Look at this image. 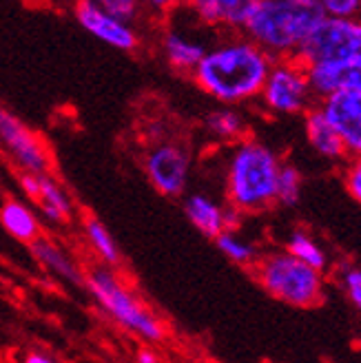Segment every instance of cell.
<instances>
[{
  "instance_id": "obj_32",
  "label": "cell",
  "mask_w": 361,
  "mask_h": 363,
  "mask_svg": "<svg viewBox=\"0 0 361 363\" xmlns=\"http://www.w3.org/2000/svg\"><path fill=\"white\" fill-rule=\"evenodd\" d=\"M182 3H184V0H182Z\"/></svg>"
},
{
  "instance_id": "obj_20",
  "label": "cell",
  "mask_w": 361,
  "mask_h": 363,
  "mask_svg": "<svg viewBox=\"0 0 361 363\" xmlns=\"http://www.w3.org/2000/svg\"><path fill=\"white\" fill-rule=\"evenodd\" d=\"M204 131L211 140L220 144H235L248 135V122L238 106L222 104L220 108H213L206 113Z\"/></svg>"
},
{
  "instance_id": "obj_25",
  "label": "cell",
  "mask_w": 361,
  "mask_h": 363,
  "mask_svg": "<svg viewBox=\"0 0 361 363\" xmlns=\"http://www.w3.org/2000/svg\"><path fill=\"white\" fill-rule=\"evenodd\" d=\"M339 286L344 290L346 299L361 313V268L357 266H341L339 270Z\"/></svg>"
},
{
  "instance_id": "obj_19",
  "label": "cell",
  "mask_w": 361,
  "mask_h": 363,
  "mask_svg": "<svg viewBox=\"0 0 361 363\" xmlns=\"http://www.w3.org/2000/svg\"><path fill=\"white\" fill-rule=\"evenodd\" d=\"M0 226L5 228V233L9 238L23 242V244H31L33 240L40 238V220L25 202L21 199H5L0 204Z\"/></svg>"
},
{
  "instance_id": "obj_10",
  "label": "cell",
  "mask_w": 361,
  "mask_h": 363,
  "mask_svg": "<svg viewBox=\"0 0 361 363\" xmlns=\"http://www.w3.org/2000/svg\"><path fill=\"white\" fill-rule=\"evenodd\" d=\"M74 16L84 31H89L100 43L109 45L111 49L135 51L140 45V35L131 23L106 13L96 3H91V0H78L74 5Z\"/></svg>"
},
{
  "instance_id": "obj_14",
  "label": "cell",
  "mask_w": 361,
  "mask_h": 363,
  "mask_svg": "<svg viewBox=\"0 0 361 363\" xmlns=\"http://www.w3.org/2000/svg\"><path fill=\"white\" fill-rule=\"evenodd\" d=\"M195 21L224 33L242 31L260 0H184Z\"/></svg>"
},
{
  "instance_id": "obj_28",
  "label": "cell",
  "mask_w": 361,
  "mask_h": 363,
  "mask_svg": "<svg viewBox=\"0 0 361 363\" xmlns=\"http://www.w3.org/2000/svg\"><path fill=\"white\" fill-rule=\"evenodd\" d=\"M341 179H344V189L348 191V195L357 204H361V155L346 157V167H344V173H341Z\"/></svg>"
},
{
  "instance_id": "obj_17",
  "label": "cell",
  "mask_w": 361,
  "mask_h": 363,
  "mask_svg": "<svg viewBox=\"0 0 361 363\" xmlns=\"http://www.w3.org/2000/svg\"><path fill=\"white\" fill-rule=\"evenodd\" d=\"M31 252L35 262H38L47 272H51L53 277H58L71 286H82L84 284V272L80 270V266L76 264V259L69 255V252L56 244L49 238H40L33 240L31 244Z\"/></svg>"
},
{
  "instance_id": "obj_24",
  "label": "cell",
  "mask_w": 361,
  "mask_h": 363,
  "mask_svg": "<svg viewBox=\"0 0 361 363\" xmlns=\"http://www.w3.org/2000/svg\"><path fill=\"white\" fill-rule=\"evenodd\" d=\"M304 177L295 164L282 162L279 175H277V204L279 206H295L301 197Z\"/></svg>"
},
{
  "instance_id": "obj_21",
  "label": "cell",
  "mask_w": 361,
  "mask_h": 363,
  "mask_svg": "<svg viewBox=\"0 0 361 363\" xmlns=\"http://www.w3.org/2000/svg\"><path fill=\"white\" fill-rule=\"evenodd\" d=\"M284 250L291 252L293 257H297L299 262L304 264H309L317 270H326L328 264H331V257H328V252L326 248H323L317 240H315V235L309 233V230H293L291 235L286 238V246Z\"/></svg>"
},
{
  "instance_id": "obj_26",
  "label": "cell",
  "mask_w": 361,
  "mask_h": 363,
  "mask_svg": "<svg viewBox=\"0 0 361 363\" xmlns=\"http://www.w3.org/2000/svg\"><path fill=\"white\" fill-rule=\"evenodd\" d=\"M91 3L126 23H133L142 9V0H91Z\"/></svg>"
},
{
  "instance_id": "obj_30",
  "label": "cell",
  "mask_w": 361,
  "mask_h": 363,
  "mask_svg": "<svg viewBox=\"0 0 361 363\" xmlns=\"http://www.w3.org/2000/svg\"><path fill=\"white\" fill-rule=\"evenodd\" d=\"M138 363H157V354L149 348H142L138 352Z\"/></svg>"
},
{
  "instance_id": "obj_9",
  "label": "cell",
  "mask_w": 361,
  "mask_h": 363,
  "mask_svg": "<svg viewBox=\"0 0 361 363\" xmlns=\"http://www.w3.org/2000/svg\"><path fill=\"white\" fill-rule=\"evenodd\" d=\"M144 173L151 186L165 197H179L184 193L191 175V153L182 142L160 140L144 153Z\"/></svg>"
},
{
  "instance_id": "obj_4",
  "label": "cell",
  "mask_w": 361,
  "mask_h": 363,
  "mask_svg": "<svg viewBox=\"0 0 361 363\" xmlns=\"http://www.w3.org/2000/svg\"><path fill=\"white\" fill-rule=\"evenodd\" d=\"M255 279L266 293L293 308H313L323 299V272L299 262L288 250H273L260 255L252 264Z\"/></svg>"
},
{
  "instance_id": "obj_11",
  "label": "cell",
  "mask_w": 361,
  "mask_h": 363,
  "mask_svg": "<svg viewBox=\"0 0 361 363\" xmlns=\"http://www.w3.org/2000/svg\"><path fill=\"white\" fill-rule=\"evenodd\" d=\"M317 106L335 126L348 157L361 155V94L335 91V94L317 100Z\"/></svg>"
},
{
  "instance_id": "obj_3",
  "label": "cell",
  "mask_w": 361,
  "mask_h": 363,
  "mask_svg": "<svg viewBox=\"0 0 361 363\" xmlns=\"http://www.w3.org/2000/svg\"><path fill=\"white\" fill-rule=\"evenodd\" d=\"M323 11L315 0H260L242 29L270 58H295Z\"/></svg>"
},
{
  "instance_id": "obj_27",
  "label": "cell",
  "mask_w": 361,
  "mask_h": 363,
  "mask_svg": "<svg viewBox=\"0 0 361 363\" xmlns=\"http://www.w3.org/2000/svg\"><path fill=\"white\" fill-rule=\"evenodd\" d=\"M323 16L331 18H361V0H315Z\"/></svg>"
},
{
  "instance_id": "obj_29",
  "label": "cell",
  "mask_w": 361,
  "mask_h": 363,
  "mask_svg": "<svg viewBox=\"0 0 361 363\" xmlns=\"http://www.w3.org/2000/svg\"><path fill=\"white\" fill-rule=\"evenodd\" d=\"M23 363H56V359L45 354V352H29Z\"/></svg>"
},
{
  "instance_id": "obj_6",
  "label": "cell",
  "mask_w": 361,
  "mask_h": 363,
  "mask_svg": "<svg viewBox=\"0 0 361 363\" xmlns=\"http://www.w3.org/2000/svg\"><path fill=\"white\" fill-rule=\"evenodd\" d=\"M268 113L295 118L317 104V96L309 80V69L299 58H277L268 69L260 98Z\"/></svg>"
},
{
  "instance_id": "obj_2",
  "label": "cell",
  "mask_w": 361,
  "mask_h": 363,
  "mask_svg": "<svg viewBox=\"0 0 361 363\" xmlns=\"http://www.w3.org/2000/svg\"><path fill=\"white\" fill-rule=\"evenodd\" d=\"M282 160L255 138L231 144L224 171L226 204L240 215H257L277 204V175Z\"/></svg>"
},
{
  "instance_id": "obj_12",
  "label": "cell",
  "mask_w": 361,
  "mask_h": 363,
  "mask_svg": "<svg viewBox=\"0 0 361 363\" xmlns=\"http://www.w3.org/2000/svg\"><path fill=\"white\" fill-rule=\"evenodd\" d=\"M21 186L33 199L40 215L51 224H67L74 215V204L67 191L51 173H21Z\"/></svg>"
},
{
  "instance_id": "obj_31",
  "label": "cell",
  "mask_w": 361,
  "mask_h": 363,
  "mask_svg": "<svg viewBox=\"0 0 361 363\" xmlns=\"http://www.w3.org/2000/svg\"><path fill=\"white\" fill-rule=\"evenodd\" d=\"M357 343H359V346H361V333H359V337H357Z\"/></svg>"
},
{
  "instance_id": "obj_16",
  "label": "cell",
  "mask_w": 361,
  "mask_h": 363,
  "mask_svg": "<svg viewBox=\"0 0 361 363\" xmlns=\"http://www.w3.org/2000/svg\"><path fill=\"white\" fill-rule=\"evenodd\" d=\"M304 135L309 147L323 160L328 162H346L348 153L344 149L339 133L328 122V118L321 113V108L315 104L311 111L304 113Z\"/></svg>"
},
{
  "instance_id": "obj_8",
  "label": "cell",
  "mask_w": 361,
  "mask_h": 363,
  "mask_svg": "<svg viewBox=\"0 0 361 363\" xmlns=\"http://www.w3.org/2000/svg\"><path fill=\"white\" fill-rule=\"evenodd\" d=\"M0 149L21 173H51L53 157L47 142L33 129L0 106Z\"/></svg>"
},
{
  "instance_id": "obj_23",
  "label": "cell",
  "mask_w": 361,
  "mask_h": 363,
  "mask_svg": "<svg viewBox=\"0 0 361 363\" xmlns=\"http://www.w3.org/2000/svg\"><path fill=\"white\" fill-rule=\"evenodd\" d=\"M215 246H218V250L226 259H231L233 264H238V266L252 268V264L260 259L257 246L252 242H248L246 238H242V235L238 233V228L220 233L218 238H215Z\"/></svg>"
},
{
  "instance_id": "obj_22",
  "label": "cell",
  "mask_w": 361,
  "mask_h": 363,
  "mask_svg": "<svg viewBox=\"0 0 361 363\" xmlns=\"http://www.w3.org/2000/svg\"><path fill=\"white\" fill-rule=\"evenodd\" d=\"M82 228H84V238L89 242V246H91V250L96 252V255L100 257V262L104 266H118L120 264V248L113 240V235L109 233V228H106L98 217H84L82 222Z\"/></svg>"
},
{
  "instance_id": "obj_7",
  "label": "cell",
  "mask_w": 361,
  "mask_h": 363,
  "mask_svg": "<svg viewBox=\"0 0 361 363\" xmlns=\"http://www.w3.org/2000/svg\"><path fill=\"white\" fill-rule=\"evenodd\" d=\"M295 58L304 65L361 60V18L323 16Z\"/></svg>"
},
{
  "instance_id": "obj_5",
  "label": "cell",
  "mask_w": 361,
  "mask_h": 363,
  "mask_svg": "<svg viewBox=\"0 0 361 363\" xmlns=\"http://www.w3.org/2000/svg\"><path fill=\"white\" fill-rule=\"evenodd\" d=\"M84 286L96 303L126 333L138 335L144 341L165 339L167 330L162 321L135 297L133 290L116 275L111 266L91 268L84 275Z\"/></svg>"
},
{
  "instance_id": "obj_15",
  "label": "cell",
  "mask_w": 361,
  "mask_h": 363,
  "mask_svg": "<svg viewBox=\"0 0 361 363\" xmlns=\"http://www.w3.org/2000/svg\"><path fill=\"white\" fill-rule=\"evenodd\" d=\"M306 69H309V80L317 100L335 94V91H357V94H361V60L315 62L306 65Z\"/></svg>"
},
{
  "instance_id": "obj_18",
  "label": "cell",
  "mask_w": 361,
  "mask_h": 363,
  "mask_svg": "<svg viewBox=\"0 0 361 363\" xmlns=\"http://www.w3.org/2000/svg\"><path fill=\"white\" fill-rule=\"evenodd\" d=\"M206 47L200 40H193L189 33L177 27H169L162 35V53L169 67L177 74H193L197 62L202 60Z\"/></svg>"
},
{
  "instance_id": "obj_13",
  "label": "cell",
  "mask_w": 361,
  "mask_h": 363,
  "mask_svg": "<svg viewBox=\"0 0 361 363\" xmlns=\"http://www.w3.org/2000/svg\"><path fill=\"white\" fill-rule=\"evenodd\" d=\"M184 215L204 238L211 240H215L224 230L240 228V222L244 217L235 208H231L228 204L222 206L204 193H193L184 199Z\"/></svg>"
},
{
  "instance_id": "obj_1",
  "label": "cell",
  "mask_w": 361,
  "mask_h": 363,
  "mask_svg": "<svg viewBox=\"0 0 361 363\" xmlns=\"http://www.w3.org/2000/svg\"><path fill=\"white\" fill-rule=\"evenodd\" d=\"M273 58L242 31L206 47L202 60L193 71V80L206 96L220 104L240 106L260 98Z\"/></svg>"
}]
</instances>
